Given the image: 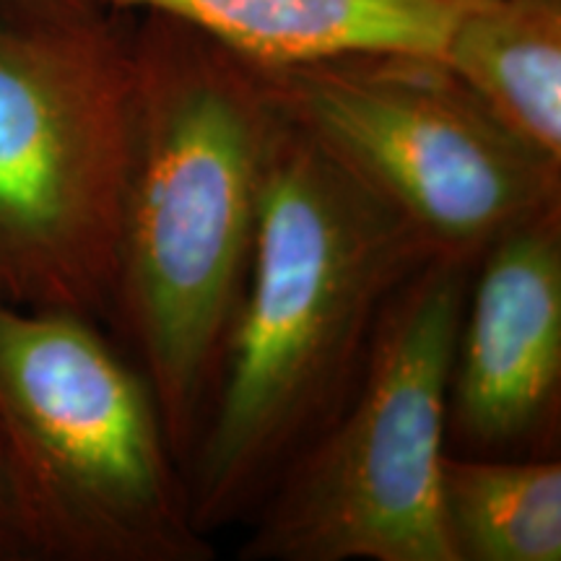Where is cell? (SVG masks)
<instances>
[{
    "label": "cell",
    "mask_w": 561,
    "mask_h": 561,
    "mask_svg": "<svg viewBox=\"0 0 561 561\" xmlns=\"http://www.w3.org/2000/svg\"><path fill=\"white\" fill-rule=\"evenodd\" d=\"M0 424L39 559L214 557L151 385L96 320L0 299Z\"/></svg>",
    "instance_id": "3957f363"
},
{
    "label": "cell",
    "mask_w": 561,
    "mask_h": 561,
    "mask_svg": "<svg viewBox=\"0 0 561 561\" xmlns=\"http://www.w3.org/2000/svg\"><path fill=\"white\" fill-rule=\"evenodd\" d=\"M561 405V203L473 265L447 392V450L549 458Z\"/></svg>",
    "instance_id": "52a82bcc"
},
{
    "label": "cell",
    "mask_w": 561,
    "mask_h": 561,
    "mask_svg": "<svg viewBox=\"0 0 561 561\" xmlns=\"http://www.w3.org/2000/svg\"><path fill=\"white\" fill-rule=\"evenodd\" d=\"M81 3L0 11V299L112 318L136 66Z\"/></svg>",
    "instance_id": "5b68a950"
},
{
    "label": "cell",
    "mask_w": 561,
    "mask_h": 561,
    "mask_svg": "<svg viewBox=\"0 0 561 561\" xmlns=\"http://www.w3.org/2000/svg\"><path fill=\"white\" fill-rule=\"evenodd\" d=\"M286 121L388 203L434 257L479 255L561 203V167L510 136L439 60L255 68Z\"/></svg>",
    "instance_id": "8992f818"
},
{
    "label": "cell",
    "mask_w": 561,
    "mask_h": 561,
    "mask_svg": "<svg viewBox=\"0 0 561 561\" xmlns=\"http://www.w3.org/2000/svg\"><path fill=\"white\" fill-rule=\"evenodd\" d=\"M473 265L430 257L392 291L354 390L248 520L242 559L453 561L439 479Z\"/></svg>",
    "instance_id": "277c9868"
},
{
    "label": "cell",
    "mask_w": 561,
    "mask_h": 561,
    "mask_svg": "<svg viewBox=\"0 0 561 561\" xmlns=\"http://www.w3.org/2000/svg\"><path fill=\"white\" fill-rule=\"evenodd\" d=\"M79 0H0V11H50Z\"/></svg>",
    "instance_id": "7c38bea8"
},
{
    "label": "cell",
    "mask_w": 561,
    "mask_h": 561,
    "mask_svg": "<svg viewBox=\"0 0 561 561\" xmlns=\"http://www.w3.org/2000/svg\"><path fill=\"white\" fill-rule=\"evenodd\" d=\"M434 257L278 112L240 307L185 468L203 536L250 520L341 409L392 291Z\"/></svg>",
    "instance_id": "6da1fadb"
},
{
    "label": "cell",
    "mask_w": 561,
    "mask_h": 561,
    "mask_svg": "<svg viewBox=\"0 0 561 561\" xmlns=\"http://www.w3.org/2000/svg\"><path fill=\"white\" fill-rule=\"evenodd\" d=\"M439 62L510 136L561 167L559 0H479Z\"/></svg>",
    "instance_id": "9c48e42d"
},
{
    "label": "cell",
    "mask_w": 561,
    "mask_h": 561,
    "mask_svg": "<svg viewBox=\"0 0 561 561\" xmlns=\"http://www.w3.org/2000/svg\"><path fill=\"white\" fill-rule=\"evenodd\" d=\"M26 559H39V553L30 515L21 500L9 442H5L3 424H0V561Z\"/></svg>",
    "instance_id": "8fae6325"
},
{
    "label": "cell",
    "mask_w": 561,
    "mask_h": 561,
    "mask_svg": "<svg viewBox=\"0 0 561 561\" xmlns=\"http://www.w3.org/2000/svg\"><path fill=\"white\" fill-rule=\"evenodd\" d=\"M133 55L136 121L112 318L182 471L255 248L278 110L257 70L172 19Z\"/></svg>",
    "instance_id": "7a4b0ae2"
},
{
    "label": "cell",
    "mask_w": 561,
    "mask_h": 561,
    "mask_svg": "<svg viewBox=\"0 0 561 561\" xmlns=\"http://www.w3.org/2000/svg\"><path fill=\"white\" fill-rule=\"evenodd\" d=\"M185 24L252 68L351 55L439 60L455 21L479 0H100Z\"/></svg>",
    "instance_id": "ba28073f"
},
{
    "label": "cell",
    "mask_w": 561,
    "mask_h": 561,
    "mask_svg": "<svg viewBox=\"0 0 561 561\" xmlns=\"http://www.w3.org/2000/svg\"><path fill=\"white\" fill-rule=\"evenodd\" d=\"M439 512L453 561H559L561 462L447 450Z\"/></svg>",
    "instance_id": "30bf717a"
}]
</instances>
